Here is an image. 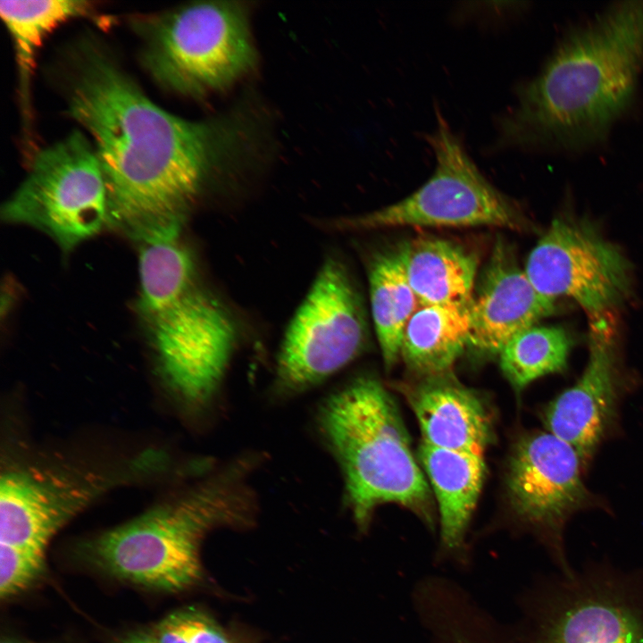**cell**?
<instances>
[{
    "mask_svg": "<svg viewBox=\"0 0 643 643\" xmlns=\"http://www.w3.org/2000/svg\"><path fill=\"white\" fill-rule=\"evenodd\" d=\"M435 157L429 180L411 195L364 215L344 218L341 229L372 230L401 226H493L529 229L520 208L480 172L440 113L427 136Z\"/></svg>",
    "mask_w": 643,
    "mask_h": 643,
    "instance_id": "obj_9",
    "label": "cell"
},
{
    "mask_svg": "<svg viewBox=\"0 0 643 643\" xmlns=\"http://www.w3.org/2000/svg\"><path fill=\"white\" fill-rule=\"evenodd\" d=\"M91 8L88 2L78 0L0 2L1 17L14 41L22 88L44 38L66 21L88 14Z\"/></svg>",
    "mask_w": 643,
    "mask_h": 643,
    "instance_id": "obj_22",
    "label": "cell"
},
{
    "mask_svg": "<svg viewBox=\"0 0 643 643\" xmlns=\"http://www.w3.org/2000/svg\"><path fill=\"white\" fill-rule=\"evenodd\" d=\"M469 307L467 347L482 355H499L519 332L555 310V300L533 287L507 243L498 239Z\"/></svg>",
    "mask_w": 643,
    "mask_h": 643,
    "instance_id": "obj_13",
    "label": "cell"
},
{
    "mask_svg": "<svg viewBox=\"0 0 643 643\" xmlns=\"http://www.w3.org/2000/svg\"><path fill=\"white\" fill-rule=\"evenodd\" d=\"M138 309L167 385L191 405L208 400L226 371L236 328L226 309L196 286L193 258L159 250L138 263Z\"/></svg>",
    "mask_w": 643,
    "mask_h": 643,
    "instance_id": "obj_5",
    "label": "cell"
},
{
    "mask_svg": "<svg viewBox=\"0 0 643 643\" xmlns=\"http://www.w3.org/2000/svg\"><path fill=\"white\" fill-rule=\"evenodd\" d=\"M151 632L157 643H190L163 618Z\"/></svg>",
    "mask_w": 643,
    "mask_h": 643,
    "instance_id": "obj_26",
    "label": "cell"
},
{
    "mask_svg": "<svg viewBox=\"0 0 643 643\" xmlns=\"http://www.w3.org/2000/svg\"><path fill=\"white\" fill-rule=\"evenodd\" d=\"M542 296L574 299L589 314H606L628 293L629 265L620 250L584 223L554 220L524 269Z\"/></svg>",
    "mask_w": 643,
    "mask_h": 643,
    "instance_id": "obj_11",
    "label": "cell"
},
{
    "mask_svg": "<svg viewBox=\"0 0 643 643\" xmlns=\"http://www.w3.org/2000/svg\"><path fill=\"white\" fill-rule=\"evenodd\" d=\"M117 643H157L151 630H133L123 635Z\"/></svg>",
    "mask_w": 643,
    "mask_h": 643,
    "instance_id": "obj_27",
    "label": "cell"
},
{
    "mask_svg": "<svg viewBox=\"0 0 643 643\" xmlns=\"http://www.w3.org/2000/svg\"><path fill=\"white\" fill-rule=\"evenodd\" d=\"M248 8L241 2H196L148 21L144 64L165 88L190 96L226 89L257 62Z\"/></svg>",
    "mask_w": 643,
    "mask_h": 643,
    "instance_id": "obj_7",
    "label": "cell"
},
{
    "mask_svg": "<svg viewBox=\"0 0 643 643\" xmlns=\"http://www.w3.org/2000/svg\"><path fill=\"white\" fill-rule=\"evenodd\" d=\"M469 331V308L420 305L405 327L400 355L424 377L450 372L467 347Z\"/></svg>",
    "mask_w": 643,
    "mask_h": 643,
    "instance_id": "obj_19",
    "label": "cell"
},
{
    "mask_svg": "<svg viewBox=\"0 0 643 643\" xmlns=\"http://www.w3.org/2000/svg\"><path fill=\"white\" fill-rule=\"evenodd\" d=\"M571 347L572 339L563 328L533 325L503 347L500 367L511 385L522 390L542 376L563 371Z\"/></svg>",
    "mask_w": 643,
    "mask_h": 643,
    "instance_id": "obj_23",
    "label": "cell"
},
{
    "mask_svg": "<svg viewBox=\"0 0 643 643\" xmlns=\"http://www.w3.org/2000/svg\"><path fill=\"white\" fill-rule=\"evenodd\" d=\"M2 218L41 230L65 252L110 223L108 192L95 147L80 132L38 151Z\"/></svg>",
    "mask_w": 643,
    "mask_h": 643,
    "instance_id": "obj_8",
    "label": "cell"
},
{
    "mask_svg": "<svg viewBox=\"0 0 643 643\" xmlns=\"http://www.w3.org/2000/svg\"><path fill=\"white\" fill-rule=\"evenodd\" d=\"M324 436L343 472L359 530L377 506L394 503L434 528L431 497L397 406L377 380L363 377L332 396L322 408Z\"/></svg>",
    "mask_w": 643,
    "mask_h": 643,
    "instance_id": "obj_4",
    "label": "cell"
},
{
    "mask_svg": "<svg viewBox=\"0 0 643 643\" xmlns=\"http://www.w3.org/2000/svg\"><path fill=\"white\" fill-rule=\"evenodd\" d=\"M415 614L431 643H509L508 630L463 587L436 589Z\"/></svg>",
    "mask_w": 643,
    "mask_h": 643,
    "instance_id": "obj_21",
    "label": "cell"
},
{
    "mask_svg": "<svg viewBox=\"0 0 643 643\" xmlns=\"http://www.w3.org/2000/svg\"><path fill=\"white\" fill-rule=\"evenodd\" d=\"M581 463L571 445L548 431H539L516 442L507 467V494L514 516L541 535L564 570L568 565L559 539L561 530L588 498Z\"/></svg>",
    "mask_w": 643,
    "mask_h": 643,
    "instance_id": "obj_12",
    "label": "cell"
},
{
    "mask_svg": "<svg viewBox=\"0 0 643 643\" xmlns=\"http://www.w3.org/2000/svg\"><path fill=\"white\" fill-rule=\"evenodd\" d=\"M400 247L420 305L470 307L479 265L475 253L435 237H419Z\"/></svg>",
    "mask_w": 643,
    "mask_h": 643,
    "instance_id": "obj_18",
    "label": "cell"
},
{
    "mask_svg": "<svg viewBox=\"0 0 643 643\" xmlns=\"http://www.w3.org/2000/svg\"><path fill=\"white\" fill-rule=\"evenodd\" d=\"M368 274L374 329L384 363L390 368L400 356L405 327L420 304L407 280L400 246L377 254Z\"/></svg>",
    "mask_w": 643,
    "mask_h": 643,
    "instance_id": "obj_20",
    "label": "cell"
},
{
    "mask_svg": "<svg viewBox=\"0 0 643 643\" xmlns=\"http://www.w3.org/2000/svg\"><path fill=\"white\" fill-rule=\"evenodd\" d=\"M46 569L45 552L0 544V597H14L36 584Z\"/></svg>",
    "mask_w": 643,
    "mask_h": 643,
    "instance_id": "obj_24",
    "label": "cell"
},
{
    "mask_svg": "<svg viewBox=\"0 0 643 643\" xmlns=\"http://www.w3.org/2000/svg\"><path fill=\"white\" fill-rule=\"evenodd\" d=\"M420 460L437 498L439 546L437 566H472L466 535L485 475L483 455L444 449L422 443Z\"/></svg>",
    "mask_w": 643,
    "mask_h": 643,
    "instance_id": "obj_16",
    "label": "cell"
},
{
    "mask_svg": "<svg viewBox=\"0 0 643 643\" xmlns=\"http://www.w3.org/2000/svg\"><path fill=\"white\" fill-rule=\"evenodd\" d=\"M147 448L111 464L18 462L0 477V544L46 552L73 518L117 489L157 479L170 467Z\"/></svg>",
    "mask_w": 643,
    "mask_h": 643,
    "instance_id": "obj_6",
    "label": "cell"
},
{
    "mask_svg": "<svg viewBox=\"0 0 643 643\" xmlns=\"http://www.w3.org/2000/svg\"><path fill=\"white\" fill-rule=\"evenodd\" d=\"M70 111L93 138L110 223L135 238L182 224L210 179L245 159L257 129L243 111L197 121L175 116L92 50L79 60Z\"/></svg>",
    "mask_w": 643,
    "mask_h": 643,
    "instance_id": "obj_1",
    "label": "cell"
},
{
    "mask_svg": "<svg viewBox=\"0 0 643 643\" xmlns=\"http://www.w3.org/2000/svg\"><path fill=\"white\" fill-rule=\"evenodd\" d=\"M165 620L190 643H238L210 614L194 606L175 611Z\"/></svg>",
    "mask_w": 643,
    "mask_h": 643,
    "instance_id": "obj_25",
    "label": "cell"
},
{
    "mask_svg": "<svg viewBox=\"0 0 643 643\" xmlns=\"http://www.w3.org/2000/svg\"><path fill=\"white\" fill-rule=\"evenodd\" d=\"M405 394L431 447L483 455L492 437L490 415L479 395L450 372L425 377Z\"/></svg>",
    "mask_w": 643,
    "mask_h": 643,
    "instance_id": "obj_17",
    "label": "cell"
},
{
    "mask_svg": "<svg viewBox=\"0 0 643 643\" xmlns=\"http://www.w3.org/2000/svg\"><path fill=\"white\" fill-rule=\"evenodd\" d=\"M530 630L508 629L509 643H643V612L620 595L584 592L565 605L522 601Z\"/></svg>",
    "mask_w": 643,
    "mask_h": 643,
    "instance_id": "obj_15",
    "label": "cell"
},
{
    "mask_svg": "<svg viewBox=\"0 0 643 643\" xmlns=\"http://www.w3.org/2000/svg\"><path fill=\"white\" fill-rule=\"evenodd\" d=\"M643 71V1L617 2L569 29L517 91L499 143L578 151L606 138L631 106Z\"/></svg>",
    "mask_w": 643,
    "mask_h": 643,
    "instance_id": "obj_2",
    "label": "cell"
},
{
    "mask_svg": "<svg viewBox=\"0 0 643 643\" xmlns=\"http://www.w3.org/2000/svg\"><path fill=\"white\" fill-rule=\"evenodd\" d=\"M242 478L243 470L228 469L93 537L79 553L121 581L166 593L189 589L203 578L200 547L207 533L251 521L252 493Z\"/></svg>",
    "mask_w": 643,
    "mask_h": 643,
    "instance_id": "obj_3",
    "label": "cell"
},
{
    "mask_svg": "<svg viewBox=\"0 0 643 643\" xmlns=\"http://www.w3.org/2000/svg\"><path fill=\"white\" fill-rule=\"evenodd\" d=\"M1 643H28V642L18 640V639H6L3 640Z\"/></svg>",
    "mask_w": 643,
    "mask_h": 643,
    "instance_id": "obj_28",
    "label": "cell"
},
{
    "mask_svg": "<svg viewBox=\"0 0 643 643\" xmlns=\"http://www.w3.org/2000/svg\"><path fill=\"white\" fill-rule=\"evenodd\" d=\"M616 399L613 333L604 314L591 318L589 357L584 372L548 404L544 422L548 432L571 445L585 463L612 422Z\"/></svg>",
    "mask_w": 643,
    "mask_h": 643,
    "instance_id": "obj_14",
    "label": "cell"
},
{
    "mask_svg": "<svg viewBox=\"0 0 643 643\" xmlns=\"http://www.w3.org/2000/svg\"><path fill=\"white\" fill-rule=\"evenodd\" d=\"M367 336L363 307L345 265L330 257L285 332L278 357L280 385L305 389L353 361Z\"/></svg>",
    "mask_w": 643,
    "mask_h": 643,
    "instance_id": "obj_10",
    "label": "cell"
}]
</instances>
